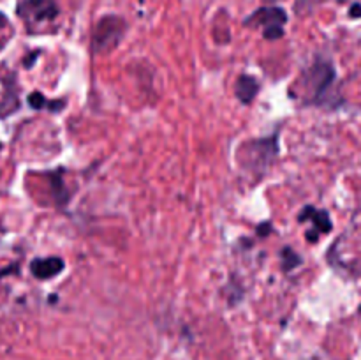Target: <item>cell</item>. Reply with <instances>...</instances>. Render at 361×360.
Wrapping results in <instances>:
<instances>
[{"instance_id":"3","label":"cell","mask_w":361,"mask_h":360,"mask_svg":"<svg viewBox=\"0 0 361 360\" xmlns=\"http://www.w3.org/2000/svg\"><path fill=\"white\" fill-rule=\"evenodd\" d=\"M334 80V66L328 60H316V64L305 71L300 85H302L303 95L307 97V101L321 102V97L326 94V90L331 87Z\"/></svg>"},{"instance_id":"13","label":"cell","mask_w":361,"mask_h":360,"mask_svg":"<svg viewBox=\"0 0 361 360\" xmlns=\"http://www.w3.org/2000/svg\"><path fill=\"white\" fill-rule=\"evenodd\" d=\"M267 2H270V4H271V2H277V0H267Z\"/></svg>"},{"instance_id":"11","label":"cell","mask_w":361,"mask_h":360,"mask_svg":"<svg viewBox=\"0 0 361 360\" xmlns=\"http://www.w3.org/2000/svg\"><path fill=\"white\" fill-rule=\"evenodd\" d=\"M351 16H361V6H355V7H353Z\"/></svg>"},{"instance_id":"9","label":"cell","mask_w":361,"mask_h":360,"mask_svg":"<svg viewBox=\"0 0 361 360\" xmlns=\"http://www.w3.org/2000/svg\"><path fill=\"white\" fill-rule=\"evenodd\" d=\"M28 104H30L32 108H35V109H41V108H44V106H51V108H62L63 101L48 102L44 97H42V94H39V92H34V94H30V97H28Z\"/></svg>"},{"instance_id":"10","label":"cell","mask_w":361,"mask_h":360,"mask_svg":"<svg viewBox=\"0 0 361 360\" xmlns=\"http://www.w3.org/2000/svg\"><path fill=\"white\" fill-rule=\"evenodd\" d=\"M300 256L295 253V251H291L289 247H286L284 251H282V265H284V270H291V268L298 267L300 265Z\"/></svg>"},{"instance_id":"5","label":"cell","mask_w":361,"mask_h":360,"mask_svg":"<svg viewBox=\"0 0 361 360\" xmlns=\"http://www.w3.org/2000/svg\"><path fill=\"white\" fill-rule=\"evenodd\" d=\"M286 21H288V14L281 7H261L252 16L247 18L245 25L261 27L267 39H279L284 34Z\"/></svg>"},{"instance_id":"7","label":"cell","mask_w":361,"mask_h":360,"mask_svg":"<svg viewBox=\"0 0 361 360\" xmlns=\"http://www.w3.org/2000/svg\"><path fill=\"white\" fill-rule=\"evenodd\" d=\"M63 268H66V263H63L62 258H56V256L35 258V260L30 263L32 274H34L37 279H42V281L55 277V275H59Z\"/></svg>"},{"instance_id":"2","label":"cell","mask_w":361,"mask_h":360,"mask_svg":"<svg viewBox=\"0 0 361 360\" xmlns=\"http://www.w3.org/2000/svg\"><path fill=\"white\" fill-rule=\"evenodd\" d=\"M126 21L120 16H102L101 20L95 23L94 32H92V52L95 55H106L111 53L116 46L122 41L123 34H126Z\"/></svg>"},{"instance_id":"6","label":"cell","mask_w":361,"mask_h":360,"mask_svg":"<svg viewBox=\"0 0 361 360\" xmlns=\"http://www.w3.org/2000/svg\"><path fill=\"white\" fill-rule=\"evenodd\" d=\"M305 219H309V222H312V226L316 228L314 232H307V240H310V242H316L317 233L331 232V219L328 212L317 210L314 207H305L300 214V221H305Z\"/></svg>"},{"instance_id":"8","label":"cell","mask_w":361,"mask_h":360,"mask_svg":"<svg viewBox=\"0 0 361 360\" xmlns=\"http://www.w3.org/2000/svg\"><path fill=\"white\" fill-rule=\"evenodd\" d=\"M259 92V83H257L256 78L249 76V74H242L238 78V83H236V95H238L240 101L243 104H249L254 101V97Z\"/></svg>"},{"instance_id":"14","label":"cell","mask_w":361,"mask_h":360,"mask_svg":"<svg viewBox=\"0 0 361 360\" xmlns=\"http://www.w3.org/2000/svg\"><path fill=\"white\" fill-rule=\"evenodd\" d=\"M360 314H361V306H360Z\"/></svg>"},{"instance_id":"1","label":"cell","mask_w":361,"mask_h":360,"mask_svg":"<svg viewBox=\"0 0 361 360\" xmlns=\"http://www.w3.org/2000/svg\"><path fill=\"white\" fill-rule=\"evenodd\" d=\"M279 154V143L277 138H261V140H250L245 141L242 147L238 148V154L236 159L242 164L243 169L250 172L252 175L261 176L270 164L274 162V159Z\"/></svg>"},{"instance_id":"12","label":"cell","mask_w":361,"mask_h":360,"mask_svg":"<svg viewBox=\"0 0 361 360\" xmlns=\"http://www.w3.org/2000/svg\"><path fill=\"white\" fill-rule=\"evenodd\" d=\"M6 25H7V18H6V14L0 13V30H2V28L6 27Z\"/></svg>"},{"instance_id":"4","label":"cell","mask_w":361,"mask_h":360,"mask_svg":"<svg viewBox=\"0 0 361 360\" xmlns=\"http://www.w3.org/2000/svg\"><path fill=\"white\" fill-rule=\"evenodd\" d=\"M16 13L23 20L25 27L32 32L55 21L59 16V6L55 0H20Z\"/></svg>"}]
</instances>
